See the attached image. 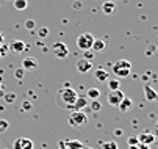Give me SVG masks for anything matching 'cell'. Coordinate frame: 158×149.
<instances>
[{"label":"cell","instance_id":"8","mask_svg":"<svg viewBox=\"0 0 158 149\" xmlns=\"http://www.w3.org/2000/svg\"><path fill=\"white\" fill-rule=\"evenodd\" d=\"M75 68H77V71L80 74H86V72H89V71L93 69V63L89 61V60H86V58H80L75 63Z\"/></svg>","mask_w":158,"mask_h":149},{"label":"cell","instance_id":"10","mask_svg":"<svg viewBox=\"0 0 158 149\" xmlns=\"http://www.w3.org/2000/svg\"><path fill=\"white\" fill-rule=\"evenodd\" d=\"M11 52H14V53H20V52H24L25 49H27V44L24 41H20V39H14L11 44H10V47H8Z\"/></svg>","mask_w":158,"mask_h":149},{"label":"cell","instance_id":"33","mask_svg":"<svg viewBox=\"0 0 158 149\" xmlns=\"http://www.w3.org/2000/svg\"><path fill=\"white\" fill-rule=\"evenodd\" d=\"M81 6H83V5H81V2H75V3H74V10H77V11H78V10H81Z\"/></svg>","mask_w":158,"mask_h":149},{"label":"cell","instance_id":"36","mask_svg":"<svg viewBox=\"0 0 158 149\" xmlns=\"http://www.w3.org/2000/svg\"><path fill=\"white\" fill-rule=\"evenodd\" d=\"M2 42H3V35L0 33V44H2Z\"/></svg>","mask_w":158,"mask_h":149},{"label":"cell","instance_id":"32","mask_svg":"<svg viewBox=\"0 0 158 149\" xmlns=\"http://www.w3.org/2000/svg\"><path fill=\"white\" fill-rule=\"evenodd\" d=\"M93 55H94V52H93V50H86V52H85V57H83V58H86V60H89V61H91Z\"/></svg>","mask_w":158,"mask_h":149},{"label":"cell","instance_id":"34","mask_svg":"<svg viewBox=\"0 0 158 149\" xmlns=\"http://www.w3.org/2000/svg\"><path fill=\"white\" fill-rule=\"evenodd\" d=\"M58 146H60V149H67V147L64 146V140H60V141H58Z\"/></svg>","mask_w":158,"mask_h":149},{"label":"cell","instance_id":"22","mask_svg":"<svg viewBox=\"0 0 158 149\" xmlns=\"http://www.w3.org/2000/svg\"><path fill=\"white\" fill-rule=\"evenodd\" d=\"M89 110L91 112H100L102 110V104H100V100L99 99H96V100H91V104H89Z\"/></svg>","mask_w":158,"mask_h":149},{"label":"cell","instance_id":"15","mask_svg":"<svg viewBox=\"0 0 158 149\" xmlns=\"http://www.w3.org/2000/svg\"><path fill=\"white\" fill-rule=\"evenodd\" d=\"M131 107H133V100H131L130 97H127V96H125V97L121 100V104L118 105V109H119L121 112H124V113L128 112V110H131Z\"/></svg>","mask_w":158,"mask_h":149},{"label":"cell","instance_id":"6","mask_svg":"<svg viewBox=\"0 0 158 149\" xmlns=\"http://www.w3.org/2000/svg\"><path fill=\"white\" fill-rule=\"evenodd\" d=\"M13 149H35V143H33V140H30L27 137H20V138L14 140Z\"/></svg>","mask_w":158,"mask_h":149},{"label":"cell","instance_id":"26","mask_svg":"<svg viewBox=\"0 0 158 149\" xmlns=\"http://www.w3.org/2000/svg\"><path fill=\"white\" fill-rule=\"evenodd\" d=\"M3 99H5L6 104H13L14 99H16V94H14V93H6V94L3 96Z\"/></svg>","mask_w":158,"mask_h":149},{"label":"cell","instance_id":"23","mask_svg":"<svg viewBox=\"0 0 158 149\" xmlns=\"http://www.w3.org/2000/svg\"><path fill=\"white\" fill-rule=\"evenodd\" d=\"M102 149H118V143L116 141H103Z\"/></svg>","mask_w":158,"mask_h":149},{"label":"cell","instance_id":"18","mask_svg":"<svg viewBox=\"0 0 158 149\" xmlns=\"http://www.w3.org/2000/svg\"><path fill=\"white\" fill-rule=\"evenodd\" d=\"M64 146L67 149H81L83 147V143L80 140H66L64 141Z\"/></svg>","mask_w":158,"mask_h":149},{"label":"cell","instance_id":"28","mask_svg":"<svg viewBox=\"0 0 158 149\" xmlns=\"http://www.w3.org/2000/svg\"><path fill=\"white\" fill-rule=\"evenodd\" d=\"M24 74H25V69L24 68H19V69L14 71V77L16 79H22V77H24Z\"/></svg>","mask_w":158,"mask_h":149},{"label":"cell","instance_id":"30","mask_svg":"<svg viewBox=\"0 0 158 149\" xmlns=\"http://www.w3.org/2000/svg\"><path fill=\"white\" fill-rule=\"evenodd\" d=\"M8 50H10V49H8L6 46H3V44H0V58H3V57H5L6 53H8Z\"/></svg>","mask_w":158,"mask_h":149},{"label":"cell","instance_id":"37","mask_svg":"<svg viewBox=\"0 0 158 149\" xmlns=\"http://www.w3.org/2000/svg\"><path fill=\"white\" fill-rule=\"evenodd\" d=\"M81 149H94V147H91V146H83Z\"/></svg>","mask_w":158,"mask_h":149},{"label":"cell","instance_id":"25","mask_svg":"<svg viewBox=\"0 0 158 149\" xmlns=\"http://www.w3.org/2000/svg\"><path fill=\"white\" fill-rule=\"evenodd\" d=\"M8 127H10V122L6 119H0V134H3L8 130Z\"/></svg>","mask_w":158,"mask_h":149},{"label":"cell","instance_id":"7","mask_svg":"<svg viewBox=\"0 0 158 149\" xmlns=\"http://www.w3.org/2000/svg\"><path fill=\"white\" fill-rule=\"evenodd\" d=\"M52 50H53V55L58 60H64L67 55H69V49H67V46L64 44V42H55Z\"/></svg>","mask_w":158,"mask_h":149},{"label":"cell","instance_id":"27","mask_svg":"<svg viewBox=\"0 0 158 149\" xmlns=\"http://www.w3.org/2000/svg\"><path fill=\"white\" fill-rule=\"evenodd\" d=\"M22 110H24V112H30V110H33V104L28 102V100H24V102H22Z\"/></svg>","mask_w":158,"mask_h":149},{"label":"cell","instance_id":"5","mask_svg":"<svg viewBox=\"0 0 158 149\" xmlns=\"http://www.w3.org/2000/svg\"><path fill=\"white\" fill-rule=\"evenodd\" d=\"M125 97L124 91L122 90H116V91H108L106 94V100L110 105H113V107H118V105L121 104V100Z\"/></svg>","mask_w":158,"mask_h":149},{"label":"cell","instance_id":"20","mask_svg":"<svg viewBox=\"0 0 158 149\" xmlns=\"http://www.w3.org/2000/svg\"><path fill=\"white\" fill-rule=\"evenodd\" d=\"M108 91H116V90H121V82L118 79H108Z\"/></svg>","mask_w":158,"mask_h":149},{"label":"cell","instance_id":"31","mask_svg":"<svg viewBox=\"0 0 158 149\" xmlns=\"http://www.w3.org/2000/svg\"><path fill=\"white\" fill-rule=\"evenodd\" d=\"M127 143H128V146H135V144H138V138L136 137H130L127 140Z\"/></svg>","mask_w":158,"mask_h":149},{"label":"cell","instance_id":"19","mask_svg":"<svg viewBox=\"0 0 158 149\" xmlns=\"http://www.w3.org/2000/svg\"><path fill=\"white\" fill-rule=\"evenodd\" d=\"M86 97H88V100H96V99H99V97H100V90H99V88H89V90L86 91Z\"/></svg>","mask_w":158,"mask_h":149},{"label":"cell","instance_id":"9","mask_svg":"<svg viewBox=\"0 0 158 149\" xmlns=\"http://www.w3.org/2000/svg\"><path fill=\"white\" fill-rule=\"evenodd\" d=\"M138 143H141V144H146V146H150V144H153L155 143V135H153V132H143V134H139L138 137Z\"/></svg>","mask_w":158,"mask_h":149},{"label":"cell","instance_id":"24","mask_svg":"<svg viewBox=\"0 0 158 149\" xmlns=\"http://www.w3.org/2000/svg\"><path fill=\"white\" fill-rule=\"evenodd\" d=\"M24 27H25L27 30H30V32H33V30L36 28V22H35V20H33V19H27V20H25V24H24Z\"/></svg>","mask_w":158,"mask_h":149},{"label":"cell","instance_id":"4","mask_svg":"<svg viewBox=\"0 0 158 149\" xmlns=\"http://www.w3.org/2000/svg\"><path fill=\"white\" fill-rule=\"evenodd\" d=\"M67 122H69V126L72 127H83L86 122H88V116L83 113V112H71L69 116H67Z\"/></svg>","mask_w":158,"mask_h":149},{"label":"cell","instance_id":"14","mask_svg":"<svg viewBox=\"0 0 158 149\" xmlns=\"http://www.w3.org/2000/svg\"><path fill=\"white\" fill-rule=\"evenodd\" d=\"M114 10H116V3L113 2V0H106V2H103V5H102V11H103V14L110 16V14L114 13Z\"/></svg>","mask_w":158,"mask_h":149},{"label":"cell","instance_id":"13","mask_svg":"<svg viewBox=\"0 0 158 149\" xmlns=\"http://www.w3.org/2000/svg\"><path fill=\"white\" fill-rule=\"evenodd\" d=\"M22 68L24 69H36L38 68V60L33 57H27L22 60Z\"/></svg>","mask_w":158,"mask_h":149},{"label":"cell","instance_id":"12","mask_svg":"<svg viewBox=\"0 0 158 149\" xmlns=\"http://www.w3.org/2000/svg\"><path fill=\"white\" fill-rule=\"evenodd\" d=\"M88 104H89V100H88V97H86V96H78V97L75 99V102H74V107H72V110L81 112L85 107H88Z\"/></svg>","mask_w":158,"mask_h":149},{"label":"cell","instance_id":"2","mask_svg":"<svg viewBox=\"0 0 158 149\" xmlns=\"http://www.w3.org/2000/svg\"><path fill=\"white\" fill-rule=\"evenodd\" d=\"M131 72V63L128 60H118L114 65H113V74L116 77H128Z\"/></svg>","mask_w":158,"mask_h":149},{"label":"cell","instance_id":"16","mask_svg":"<svg viewBox=\"0 0 158 149\" xmlns=\"http://www.w3.org/2000/svg\"><path fill=\"white\" fill-rule=\"evenodd\" d=\"M108 71H105L103 68H99V69H96V72H94V79L97 80V82H106L108 80Z\"/></svg>","mask_w":158,"mask_h":149},{"label":"cell","instance_id":"1","mask_svg":"<svg viewBox=\"0 0 158 149\" xmlns=\"http://www.w3.org/2000/svg\"><path fill=\"white\" fill-rule=\"evenodd\" d=\"M77 97H78V93L72 87H63L56 93V102L63 109H69V110L74 107V102H75Z\"/></svg>","mask_w":158,"mask_h":149},{"label":"cell","instance_id":"29","mask_svg":"<svg viewBox=\"0 0 158 149\" xmlns=\"http://www.w3.org/2000/svg\"><path fill=\"white\" fill-rule=\"evenodd\" d=\"M47 36H49V28H46V27L39 28V38H47Z\"/></svg>","mask_w":158,"mask_h":149},{"label":"cell","instance_id":"35","mask_svg":"<svg viewBox=\"0 0 158 149\" xmlns=\"http://www.w3.org/2000/svg\"><path fill=\"white\" fill-rule=\"evenodd\" d=\"M122 134H124V132H122L121 129H116V130H114V135H116V137H122Z\"/></svg>","mask_w":158,"mask_h":149},{"label":"cell","instance_id":"17","mask_svg":"<svg viewBox=\"0 0 158 149\" xmlns=\"http://www.w3.org/2000/svg\"><path fill=\"white\" fill-rule=\"evenodd\" d=\"M105 47H106V44H105V41L103 39H94V42H93V52L96 53V52H103L105 50Z\"/></svg>","mask_w":158,"mask_h":149},{"label":"cell","instance_id":"11","mask_svg":"<svg viewBox=\"0 0 158 149\" xmlns=\"http://www.w3.org/2000/svg\"><path fill=\"white\" fill-rule=\"evenodd\" d=\"M143 91H144V97L147 99V100H156V97H158V94H156V91L150 87L149 83H144L143 85Z\"/></svg>","mask_w":158,"mask_h":149},{"label":"cell","instance_id":"21","mask_svg":"<svg viewBox=\"0 0 158 149\" xmlns=\"http://www.w3.org/2000/svg\"><path fill=\"white\" fill-rule=\"evenodd\" d=\"M13 5H14V10H17V11H24V10H27L28 2H27V0H14Z\"/></svg>","mask_w":158,"mask_h":149},{"label":"cell","instance_id":"3","mask_svg":"<svg viewBox=\"0 0 158 149\" xmlns=\"http://www.w3.org/2000/svg\"><path fill=\"white\" fill-rule=\"evenodd\" d=\"M94 36L91 35V33H81V35H78V38H77V47L80 49V50H83V52H86V50H91L93 49V42H94Z\"/></svg>","mask_w":158,"mask_h":149}]
</instances>
